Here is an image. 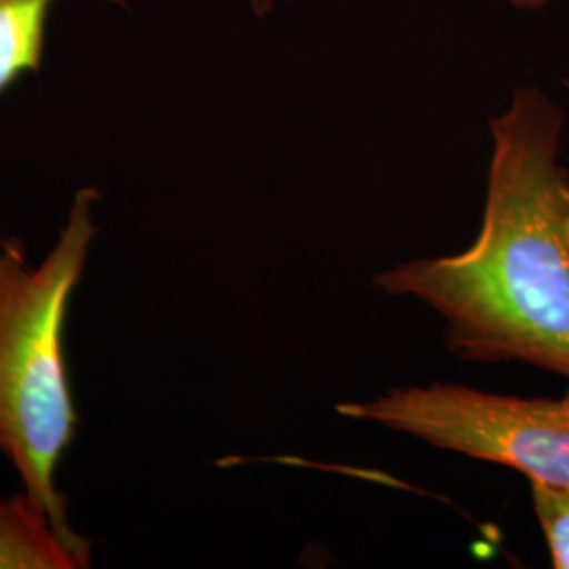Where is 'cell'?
<instances>
[{"label": "cell", "instance_id": "8992f818", "mask_svg": "<svg viewBox=\"0 0 569 569\" xmlns=\"http://www.w3.org/2000/svg\"><path fill=\"white\" fill-rule=\"evenodd\" d=\"M533 512L545 533L555 569H569V500L552 489L529 483Z\"/></svg>", "mask_w": 569, "mask_h": 569}, {"label": "cell", "instance_id": "ba28073f", "mask_svg": "<svg viewBox=\"0 0 569 569\" xmlns=\"http://www.w3.org/2000/svg\"><path fill=\"white\" fill-rule=\"evenodd\" d=\"M550 0H509V4L517 9H540L545 4H549Z\"/></svg>", "mask_w": 569, "mask_h": 569}, {"label": "cell", "instance_id": "5b68a950", "mask_svg": "<svg viewBox=\"0 0 569 569\" xmlns=\"http://www.w3.org/2000/svg\"><path fill=\"white\" fill-rule=\"evenodd\" d=\"M61 0H0V96L28 74H39L47 53L49 21ZM127 7L124 0H102Z\"/></svg>", "mask_w": 569, "mask_h": 569}, {"label": "cell", "instance_id": "277c9868", "mask_svg": "<svg viewBox=\"0 0 569 569\" xmlns=\"http://www.w3.org/2000/svg\"><path fill=\"white\" fill-rule=\"evenodd\" d=\"M0 569H87L23 489L0 500Z\"/></svg>", "mask_w": 569, "mask_h": 569}, {"label": "cell", "instance_id": "3957f363", "mask_svg": "<svg viewBox=\"0 0 569 569\" xmlns=\"http://www.w3.org/2000/svg\"><path fill=\"white\" fill-rule=\"evenodd\" d=\"M336 411L432 448L512 468L569 500V390L561 399L500 395L462 385L392 388Z\"/></svg>", "mask_w": 569, "mask_h": 569}, {"label": "cell", "instance_id": "52a82bcc", "mask_svg": "<svg viewBox=\"0 0 569 569\" xmlns=\"http://www.w3.org/2000/svg\"><path fill=\"white\" fill-rule=\"evenodd\" d=\"M277 2H279V0H251V7H253V11H256L260 18H264L270 11H274Z\"/></svg>", "mask_w": 569, "mask_h": 569}, {"label": "cell", "instance_id": "6da1fadb", "mask_svg": "<svg viewBox=\"0 0 569 569\" xmlns=\"http://www.w3.org/2000/svg\"><path fill=\"white\" fill-rule=\"evenodd\" d=\"M566 112L533 84L489 121L481 228L465 251L416 258L373 277L446 323L449 350L472 363H526L569 382V171Z\"/></svg>", "mask_w": 569, "mask_h": 569}, {"label": "cell", "instance_id": "7a4b0ae2", "mask_svg": "<svg viewBox=\"0 0 569 569\" xmlns=\"http://www.w3.org/2000/svg\"><path fill=\"white\" fill-rule=\"evenodd\" d=\"M98 201L93 186L77 190L58 241L39 266L28 264L21 239H0V453L84 568L93 542L72 529L56 477L81 427L66 327L98 234Z\"/></svg>", "mask_w": 569, "mask_h": 569}]
</instances>
